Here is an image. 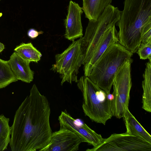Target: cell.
I'll return each instance as SVG.
<instances>
[{
  "label": "cell",
  "instance_id": "cell-2",
  "mask_svg": "<svg viewBox=\"0 0 151 151\" xmlns=\"http://www.w3.org/2000/svg\"><path fill=\"white\" fill-rule=\"evenodd\" d=\"M116 23L119 43L133 54L136 52L143 30L151 26V0H125Z\"/></svg>",
  "mask_w": 151,
  "mask_h": 151
},
{
  "label": "cell",
  "instance_id": "cell-1",
  "mask_svg": "<svg viewBox=\"0 0 151 151\" xmlns=\"http://www.w3.org/2000/svg\"><path fill=\"white\" fill-rule=\"evenodd\" d=\"M50 113L47 98L34 84L29 95L16 111L11 127V150L40 151L46 146L52 133L50 123Z\"/></svg>",
  "mask_w": 151,
  "mask_h": 151
},
{
  "label": "cell",
  "instance_id": "cell-17",
  "mask_svg": "<svg viewBox=\"0 0 151 151\" xmlns=\"http://www.w3.org/2000/svg\"><path fill=\"white\" fill-rule=\"evenodd\" d=\"M14 50L23 58L30 62L37 63L42 56L41 53L31 42L21 43L15 48Z\"/></svg>",
  "mask_w": 151,
  "mask_h": 151
},
{
  "label": "cell",
  "instance_id": "cell-3",
  "mask_svg": "<svg viewBox=\"0 0 151 151\" xmlns=\"http://www.w3.org/2000/svg\"><path fill=\"white\" fill-rule=\"evenodd\" d=\"M132 55L119 43L114 44L98 59L88 77L107 93H109L118 69Z\"/></svg>",
  "mask_w": 151,
  "mask_h": 151
},
{
  "label": "cell",
  "instance_id": "cell-11",
  "mask_svg": "<svg viewBox=\"0 0 151 151\" xmlns=\"http://www.w3.org/2000/svg\"><path fill=\"white\" fill-rule=\"evenodd\" d=\"M83 12L82 7L78 4L71 0L70 1L65 20V37L66 39L73 41L83 37L81 16Z\"/></svg>",
  "mask_w": 151,
  "mask_h": 151
},
{
  "label": "cell",
  "instance_id": "cell-10",
  "mask_svg": "<svg viewBox=\"0 0 151 151\" xmlns=\"http://www.w3.org/2000/svg\"><path fill=\"white\" fill-rule=\"evenodd\" d=\"M60 128L68 129L76 134L83 142L96 147L103 140L100 134L97 133L85 123L78 124L76 120L65 111H62L58 118Z\"/></svg>",
  "mask_w": 151,
  "mask_h": 151
},
{
  "label": "cell",
  "instance_id": "cell-20",
  "mask_svg": "<svg viewBox=\"0 0 151 151\" xmlns=\"http://www.w3.org/2000/svg\"><path fill=\"white\" fill-rule=\"evenodd\" d=\"M136 52L140 59H148L151 62V40L146 43H141Z\"/></svg>",
  "mask_w": 151,
  "mask_h": 151
},
{
  "label": "cell",
  "instance_id": "cell-13",
  "mask_svg": "<svg viewBox=\"0 0 151 151\" xmlns=\"http://www.w3.org/2000/svg\"><path fill=\"white\" fill-rule=\"evenodd\" d=\"M9 65L17 79L29 83L34 79V72L30 68V62L26 60L14 52L8 60Z\"/></svg>",
  "mask_w": 151,
  "mask_h": 151
},
{
  "label": "cell",
  "instance_id": "cell-15",
  "mask_svg": "<svg viewBox=\"0 0 151 151\" xmlns=\"http://www.w3.org/2000/svg\"><path fill=\"white\" fill-rule=\"evenodd\" d=\"M82 9L89 21H95L112 0H82Z\"/></svg>",
  "mask_w": 151,
  "mask_h": 151
},
{
  "label": "cell",
  "instance_id": "cell-16",
  "mask_svg": "<svg viewBox=\"0 0 151 151\" xmlns=\"http://www.w3.org/2000/svg\"><path fill=\"white\" fill-rule=\"evenodd\" d=\"M146 68L143 75V80L142 86L143 93L142 99V108L145 111L151 112V62L146 64Z\"/></svg>",
  "mask_w": 151,
  "mask_h": 151
},
{
  "label": "cell",
  "instance_id": "cell-14",
  "mask_svg": "<svg viewBox=\"0 0 151 151\" xmlns=\"http://www.w3.org/2000/svg\"><path fill=\"white\" fill-rule=\"evenodd\" d=\"M123 118L127 133L151 143V135L131 113L128 108L126 109Z\"/></svg>",
  "mask_w": 151,
  "mask_h": 151
},
{
  "label": "cell",
  "instance_id": "cell-21",
  "mask_svg": "<svg viewBox=\"0 0 151 151\" xmlns=\"http://www.w3.org/2000/svg\"><path fill=\"white\" fill-rule=\"evenodd\" d=\"M43 33L42 31L38 32L34 29H30L27 32L28 36L32 39H34L37 37L39 34Z\"/></svg>",
  "mask_w": 151,
  "mask_h": 151
},
{
  "label": "cell",
  "instance_id": "cell-8",
  "mask_svg": "<svg viewBox=\"0 0 151 151\" xmlns=\"http://www.w3.org/2000/svg\"><path fill=\"white\" fill-rule=\"evenodd\" d=\"M88 151H151V143L127 132L114 133Z\"/></svg>",
  "mask_w": 151,
  "mask_h": 151
},
{
  "label": "cell",
  "instance_id": "cell-12",
  "mask_svg": "<svg viewBox=\"0 0 151 151\" xmlns=\"http://www.w3.org/2000/svg\"><path fill=\"white\" fill-rule=\"evenodd\" d=\"M116 43H119L118 32L114 25L105 32L94 50L88 62L84 65L85 76H89L96 62L108 48Z\"/></svg>",
  "mask_w": 151,
  "mask_h": 151
},
{
  "label": "cell",
  "instance_id": "cell-6",
  "mask_svg": "<svg viewBox=\"0 0 151 151\" xmlns=\"http://www.w3.org/2000/svg\"><path fill=\"white\" fill-rule=\"evenodd\" d=\"M55 60L51 69L60 74L61 85L66 82L77 83L79 69L83 62L81 37L73 41L62 52L56 54Z\"/></svg>",
  "mask_w": 151,
  "mask_h": 151
},
{
  "label": "cell",
  "instance_id": "cell-22",
  "mask_svg": "<svg viewBox=\"0 0 151 151\" xmlns=\"http://www.w3.org/2000/svg\"><path fill=\"white\" fill-rule=\"evenodd\" d=\"M107 98L109 101H112L114 99V96L112 93H109L107 94Z\"/></svg>",
  "mask_w": 151,
  "mask_h": 151
},
{
  "label": "cell",
  "instance_id": "cell-7",
  "mask_svg": "<svg viewBox=\"0 0 151 151\" xmlns=\"http://www.w3.org/2000/svg\"><path fill=\"white\" fill-rule=\"evenodd\" d=\"M132 58L127 60L118 69L113 83L111 110L113 116L118 119L123 117L126 109L128 108L130 92L132 86L131 65Z\"/></svg>",
  "mask_w": 151,
  "mask_h": 151
},
{
  "label": "cell",
  "instance_id": "cell-4",
  "mask_svg": "<svg viewBox=\"0 0 151 151\" xmlns=\"http://www.w3.org/2000/svg\"><path fill=\"white\" fill-rule=\"evenodd\" d=\"M77 83L82 94V107L85 115L93 121L105 125L113 116L112 101L108 99V93L84 75Z\"/></svg>",
  "mask_w": 151,
  "mask_h": 151
},
{
  "label": "cell",
  "instance_id": "cell-5",
  "mask_svg": "<svg viewBox=\"0 0 151 151\" xmlns=\"http://www.w3.org/2000/svg\"><path fill=\"white\" fill-rule=\"evenodd\" d=\"M121 12L111 4L105 8L96 20L89 21L84 36L81 37L83 65L88 62L94 50L105 32L118 21Z\"/></svg>",
  "mask_w": 151,
  "mask_h": 151
},
{
  "label": "cell",
  "instance_id": "cell-18",
  "mask_svg": "<svg viewBox=\"0 0 151 151\" xmlns=\"http://www.w3.org/2000/svg\"><path fill=\"white\" fill-rule=\"evenodd\" d=\"M9 121V119L3 114L0 115V151L6 150L10 141L11 130Z\"/></svg>",
  "mask_w": 151,
  "mask_h": 151
},
{
  "label": "cell",
  "instance_id": "cell-23",
  "mask_svg": "<svg viewBox=\"0 0 151 151\" xmlns=\"http://www.w3.org/2000/svg\"><path fill=\"white\" fill-rule=\"evenodd\" d=\"M4 49V45L0 42V52H2Z\"/></svg>",
  "mask_w": 151,
  "mask_h": 151
},
{
  "label": "cell",
  "instance_id": "cell-9",
  "mask_svg": "<svg viewBox=\"0 0 151 151\" xmlns=\"http://www.w3.org/2000/svg\"><path fill=\"white\" fill-rule=\"evenodd\" d=\"M82 140L75 133L65 128L52 132L48 144L40 151H77Z\"/></svg>",
  "mask_w": 151,
  "mask_h": 151
},
{
  "label": "cell",
  "instance_id": "cell-19",
  "mask_svg": "<svg viewBox=\"0 0 151 151\" xmlns=\"http://www.w3.org/2000/svg\"><path fill=\"white\" fill-rule=\"evenodd\" d=\"M18 81L10 68L8 60L0 58V89Z\"/></svg>",
  "mask_w": 151,
  "mask_h": 151
},
{
  "label": "cell",
  "instance_id": "cell-24",
  "mask_svg": "<svg viewBox=\"0 0 151 151\" xmlns=\"http://www.w3.org/2000/svg\"></svg>",
  "mask_w": 151,
  "mask_h": 151
}]
</instances>
